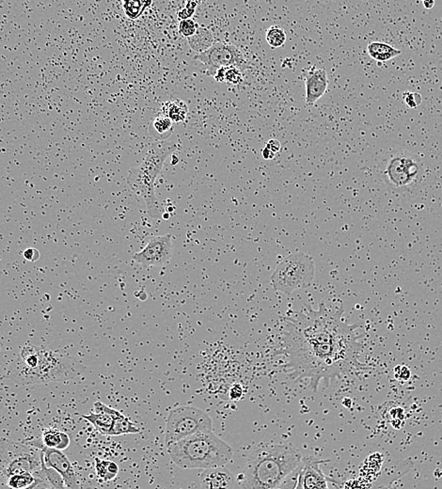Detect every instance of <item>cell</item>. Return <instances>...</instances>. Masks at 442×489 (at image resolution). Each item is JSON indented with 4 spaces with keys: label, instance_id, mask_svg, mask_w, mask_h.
<instances>
[{
    "label": "cell",
    "instance_id": "33",
    "mask_svg": "<svg viewBox=\"0 0 442 489\" xmlns=\"http://www.w3.org/2000/svg\"><path fill=\"white\" fill-rule=\"evenodd\" d=\"M243 396V389L242 387L240 385H234L231 389V392H230V397L232 398V400H239L240 398H242Z\"/></svg>",
    "mask_w": 442,
    "mask_h": 489
},
{
    "label": "cell",
    "instance_id": "28",
    "mask_svg": "<svg viewBox=\"0 0 442 489\" xmlns=\"http://www.w3.org/2000/svg\"><path fill=\"white\" fill-rule=\"evenodd\" d=\"M198 28L199 25L191 18L181 20L179 24L180 34L186 38H189L196 32Z\"/></svg>",
    "mask_w": 442,
    "mask_h": 489
},
{
    "label": "cell",
    "instance_id": "6",
    "mask_svg": "<svg viewBox=\"0 0 442 489\" xmlns=\"http://www.w3.org/2000/svg\"><path fill=\"white\" fill-rule=\"evenodd\" d=\"M316 265L311 256L294 252L279 263L270 281L275 291L290 295L295 290L310 287L315 280Z\"/></svg>",
    "mask_w": 442,
    "mask_h": 489
},
{
    "label": "cell",
    "instance_id": "1",
    "mask_svg": "<svg viewBox=\"0 0 442 489\" xmlns=\"http://www.w3.org/2000/svg\"><path fill=\"white\" fill-rule=\"evenodd\" d=\"M344 308H307L286 320L282 353L286 369L296 379H307L316 392L358 362L363 343L357 329L349 325Z\"/></svg>",
    "mask_w": 442,
    "mask_h": 489
},
{
    "label": "cell",
    "instance_id": "29",
    "mask_svg": "<svg viewBox=\"0 0 442 489\" xmlns=\"http://www.w3.org/2000/svg\"><path fill=\"white\" fill-rule=\"evenodd\" d=\"M403 98L407 106L410 108H417L421 106L422 98L419 92H405L403 93Z\"/></svg>",
    "mask_w": 442,
    "mask_h": 489
},
{
    "label": "cell",
    "instance_id": "25",
    "mask_svg": "<svg viewBox=\"0 0 442 489\" xmlns=\"http://www.w3.org/2000/svg\"><path fill=\"white\" fill-rule=\"evenodd\" d=\"M36 479L32 472L15 473L7 478V486L13 489H34Z\"/></svg>",
    "mask_w": 442,
    "mask_h": 489
},
{
    "label": "cell",
    "instance_id": "26",
    "mask_svg": "<svg viewBox=\"0 0 442 489\" xmlns=\"http://www.w3.org/2000/svg\"><path fill=\"white\" fill-rule=\"evenodd\" d=\"M265 40L272 48L283 46L286 42L284 30L279 26L270 27L265 33Z\"/></svg>",
    "mask_w": 442,
    "mask_h": 489
},
{
    "label": "cell",
    "instance_id": "5",
    "mask_svg": "<svg viewBox=\"0 0 442 489\" xmlns=\"http://www.w3.org/2000/svg\"><path fill=\"white\" fill-rule=\"evenodd\" d=\"M176 149L177 144L170 142L150 150L142 162L130 170L127 177L130 188L142 197L147 205L149 215L155 219L162 217L164 214L163 207L156 194V181L163 170L166 160Z\"/></svg>",
    "mask_w": 442,
    "mask_h": 489
},
{
    "label": "cell",
    "instance_id": "4",
    "mask_svg": "<svg viewBox=\"0 0 442 489\" xmlns=\"http://www.w3.org/2000/svg\"><path fill=\"white\" fill-rule=\"evenodd\" d=\"M172 462L185 469L223 467L232 461L233 449L212 431H201L167 447Z\"/></svg>",
    "mask_w": 442,
    "mask_h": 489
},
{
    "label": "cell",
    "instance_id": "20",
    "mask_svg": "<svg viewBox=\"0 0 442 489\" xmlns=\"http://www.w3.org/2000/svg\"><path fill=\"white\" fill-rule=\"evenodd\" d=\"M43 445L48 448L64 451L70 445V437L63 431L53 428H46L42 431Z\"/></svg>",
    "mask_w": 442,
    "mask_h": 489
},
{
    "label": "cell",
    "instance_id": "7",
    "mask_svg": "<svg viewBox=\"0 0 442 489\" xmlns=\"http://www.w3.org/2000/svg\"><path fill=\"white\" fill-rule=\"evenodd\" d=\"M43 464L41 447L7 439L0 440V473L6 478L20 472L34 474L42 468Z\"/></svg>",
    "mask_w": 442,
    "mask_h": 489
},
{
    "label": "cell",
    "instance_id": "16",
    "mask_svg": "<svg viewBox=\"0 0 442 489\" xmlns=\"http://www.w3.org/2000/svg\"><path fill=\"white\" fill-rule=\"evenodd\" d=\"M328 79L325 69H313L306 74V104L314 106L326 93Z\"/></svg>",
    "mask_w": 442,
    "mask_h": 489
},
{
    "label": "cell",
    "instance_id": "32",
    "mask_svg": "<svg viewBox=\"0 0 442 489\" xmlns=\"http://www.w3.org/2000/svg\"><path fill=\"white\" fill-rule=\"evenodd\" d=\"M24 258L30 262H36L40 258V252L34 247H28V249L24 251Z\"/></svg>",
    "mask_w": 442,
    "mask_h": 489
},
{
    "label": "cell",
    "instance_id": "35",
    "mask_svg": "<svg viewBox=\"0 0 442 489\" xmlns=\"http://www.w3.org/2000/svg\"><path fill=\"white\" fill-rule=\"evenodd\" d=\"M262 155H263V159L271 160L273 159L274 157H275L276 153H274L272 151H270V150L264 146V148L262 150Z\"/></svg>",
    "mask_w": 442,
    "mask_h": 489
},
{
    "label": "cell",
    "instance_id": "8",
    "mask_svg": "<svg viewBox=\"0 0 442 489\" xmlns=\"http://www.w3.org/2000/svg\"><path fill=\"white\" fill-rule=\"evenodd\" d=\"M210 416L193 405H180L170 410L165 431V444L168 447L181 439L201 431H212Z\"/></svg>",
    "mask_w": 442,
    "mask_h": 489
},
{
    "label": "cell",
    "instance_id": "11",
    "mask_svg": "<svg viewBox=\"0 0 442 489\" xmlns=\"http://www.w3.org/2000/svg\"><path fill=\"white\" fill-rule=\"evenodd\" d=\"M173 254L171 234L153 237L148 244L133 256V260L141 266H162L168 264Z\"/></svg>",
    "mask_w": 442,
    "mask_h": 489
},
{
    "label": "cell",
    "instance_id": "27",
    "mask_svg": "<svg viewBox=\"0 0 442 489\" xmlns=\"http://www.w3.org/2000/svg\"><path fill=\"white\" fill-rule=\"evenodd\" d=\"M244 80L243 77V72L235 66H230L227 68L226 75H225V82L231 84V85H239L241 84Z\"/></svg>",
    "mask_w": 442,
    "mask_h": 489
},
{
    "label": "cell",
    "instance_id": "15",
    "mask_svg": "<svg viewBox=\"0 0 442 489\" xmlns=\"http://www.w3.org/2000/svg\"><path fill=\"white\" fill-rule=\"evenodd\" d=\"M121 414L115 408L106 405L101 401H96L94 404V412L83 415V419L95 426V429L102 435L108 436L113 420Z\"/></svg>",
    "mask_w": 442,
    "mask_h": 489
},
{
    "label": "cell",
    "instance_id": "2",
    "mask_svg": "<svg viewBox=\"0 0 442 489\" xmlns=\"http://www.w3.org/2000/svg\"><path fill=\"white\" fill-rule=\"evenodd\" d=\"M303 456L291 443L253 447L236 478L242 489H295Z\"/></svg>",
    "mask_w": 442,
    "mask_h": 489
},
{
    "label": "cell",
    "instance_id": "24",
    "mask_svg": "<svg viewBox=\"0 0 442 489\" xmlns=\"http://www.w3.org/2000/svg\"><path fill=\"white\" fill-rule=\"evenodd\" d=\"M153 3V0H123L124 11L129 19L136 20Z\"/></svg>",
    "mask_w": 442,
    "mask_h": 489
},
{
    "label": "cell",
    "instance_id": "18",
    "mask_svg": "<svg viewBox=\"0 0 442 489\" xmlns=\"http://www.w3.org/2000/svg\"><path fill=\"white\" fill-rule=\"evenodd\" d=\"M190 48L197 53H201L210 48L214 42V36L210 30L199 26L196 32L188 38Z\"/></svg>",
    "mask_w": 442,
    "mask_h": 489
},
{
    "label": "cell",
    "instance_id": "17",
    "mask_svg": "<svg viewBox=\"0 0 442 489\" xmlns=\"http://www.w3.org/2000/svg\"><path fill=\"white\" fill-rule=\"evenodd\" d=\"M369 56L376 61L386 62L400 56L401 50L394 48L389 43L382 42H372L367 47Z\"/></svg>",
    "mask_w": 442,
    "mask_h": 489
},
{
    "label": "cell",
    "instance_id": "34",
    "mask_svg": "<svg viewBox=\"0 0 442 489\" xmlns=\"http://www.w3.org/2000/svg\"><path fill=\"white\" fill-rule=\"evenodd\" d=\"M265 147L268 148L270 151H272L274 153H279L281 151L282 145H281V143H280L279 140H277V139H270V140H268L266 142Z\"/></svg>",
    "mask_w": 442,
    "mask_h": 489
},
{
    "label": "cell",
    "instance_id": "36",
    "mask_svg": "<svg viewBox=\"0 0 442 489\" xmlns=\"http://www.w3.org/2000/svg\"><path fill=\"white\" fill-rule=\"evenodd\" d=\"M422 3H423L424 8L427 10H431L432 8H434V6H435V0H423Z\"/></svg>",
    "mask_w": 442,
    "mask_h": 489
},
{
    "label": "cell",
    "instance_id": "23",
    "mask_svg": "<svg viewBox=\"0 0 442 489\" xmlns=\"http://www.w3.org/2000/svg\"><path fill=\"white\" fill-rule=\"evenodd\" d=\"M139 431L140 429L128 417L121 413L113 420L108 436H118L128 434H137Z\"/></svg>",
    "mask_w": 442,
    "mask_h": 489
},
{
    "label": "cell",
    "instance_id": "31",
    "mask_svg": "<svg viewBox=\"0 0 442 489\" xmlns=\"http://www.w3.org/2000/svg\"><path fill=\"white\" fill-rule=\"evenodd\" d=\"M394 376L401 382H407L411 377V372L409 367L404 365H398L394 368Z\"/></svg>",
    "mask_w": 442,
    "mask_h": 489
},
{
    "label": "cell",
    "instance_id": "37",
    "mask_svg": "<svg viewBox=\"0 0 442 489\" xmlns=\"http://www.w3.org/2000/svg\"><path fill=\"white\" fill-rule=\"evenodd\" d=\"M421 1H423V0H421Z\"/></svg>",
    "mask_w": 442,
    "mask_h": 489
},
{
    "label": "cell",
    "instance_id": "13",
    "mask_svg": "<svg viewBox=\"0 0 442 489\" xmlns=\"http://www.w3.org/2000/svg\"><path fill=\"white\" fill-rule=\"evenodd\" d=\"M43 454V463L45 467L56 469L64 479L66 489H75L78 487L77 477L74 467L63 451L41 447Z\"/></svg>",
    "mask_w": 442,
    "mask_h": 489
},
{
    "label": "cell",
    "instance_id": "14",
    "mask_svg": "<svg viewBox=\"0 0 442 489\" xmlns=\"http://www.w3.org/2000/svg\"><path fill=\"white\" fill-rule=\"evenodd\" d=\"M201 489H235L236 477L231 470L223 467L204 469L200 479Z\"/></svg>",
    "mask_w": 442,
    "mask_h": 489
},
{
    "label": "cell",
    "instance_id": "19",
    "mask_svg": "<svg viewBox=\"0 0 442 489\" xmlns=\"http://www.w3.org/2000/svg\"><path fill=\"white\" fill-rule=\"evenodd\" d=\"M189 106L180 99H172L162 106V114L169 117L173 122H182L189 115Z\"/></svg>",
    "mask_w": 442,
    "mask_h": 489
},
{
    "label": "cell",
    "instance_id": "9",
    "mask_svg": "<svg viewBox=\"0 0 442 489\" xmlns=\"http://www.w3.org/2000/svg\"><path fill=\"white\" fill-rule=\"evenodd\" d=\"M424 168L421 160L409 151H397L386 163L383 176L390 187L404 190L417 185L422 179Z\"/></svg>",
    "mask_w": 442,
    "mask_h": 489
},
{
    "label": "cell",
    "instance_id": "30",
    "mask_svg": "<svg viewBox=\"0 0 442 489\" xmlns=\"http://www.w3.org/2000/svg\"><path fill=\"white\" fill-rule=\"evenodd\" d=\"M196 7H197V2L195 0H189L188 2V4L186 5V8H184L183 10L178 11V17L181 20H185V19H189L192 17V15L195 13V11H196Z\"/></svg>",
    "mask_w": 442,
    "mask_h": 489
},
{
    "label": "cell",
    "instance_id": "21",
    "mask_svg": "<svg viewBox=\"0 0 442 489\" xmlns=\"http://www.w3.org/2000/svg\"><path fill=\"white\" fill-rule=\"evenodd\" d=\"M150 133L158 140H166L173 133V122L164 114L159 115L152 122Z\"/></svg>",
    "mask_w": 442,
    "mask_h": 489
},
{
    "label": "cell",
    "instance_id": "12",
    "mask_svg": "<svg viewBox=\"0 0 442 489\" xmlns=\"http://www.w3.org/2000/svg\"><path fill=\"white\" fill-rule=\"evenodd\" d=\"M325 462L326 460L303 457L295 489H327L328 479L320 468V465Z\"/></svg>",
    "mask_w": 442,
    "mask_h": 489
},
{
    "label": "cell",
    "instance_id": "22",
    "mask_svg": "<svg viewBox=\"0 0 442 489\" xmlns=\"http://www.w3.org/2000/svg\"><path fill=\"white\" fill-rule=\"evenodd\" d=\"M95 461L96 476L101 483L110 482L116 478L119 473V467L115 462L99 458H95Z\"/></svg>",
    "mask_w": 442,
    "mask_h": 489
},
{
    "label": "cell",
    "instance_id": "10",
    "mask_svg": "<svg viewBox=\"0 0 442 489\" xmlns=\"http://www.w3.org/2000/svg\"><path fill=\"white\" fill-rule=\"evenodd\" d=\"M195 60L200 61L207 69L206 74L214 76L216 71L221 67L235 66L242 72L249 67V62L246 60L241 50L232 43L218 42L204 52L198 53Z\"/></svg>",
    "mask_w": 442,
    "mask_h": 489
},
{
    "label": "cell",
    "instance_id": "3",
    "mask_svg": "<svg viewBox=\"0 0 442 489\" xmlns=\"http://www.w3.org/2000/svg\"><path fill=\"white\" fill-rule=\"evenodd\" d=\"M75 374L76 366L70 357L33 344L22 348L9 372L11 379L26 386L64 381Z\"/></svg>",
    "mask_w": 442,
    "mask_h": 489
}]
</instances>
